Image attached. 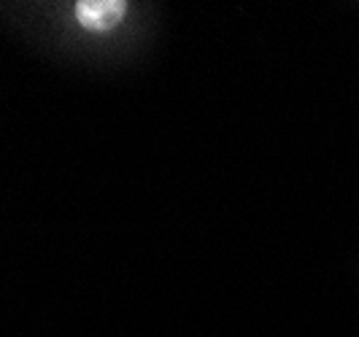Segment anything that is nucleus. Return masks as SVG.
Segmentation results:
<instances>
[{
  "mask_svg": "<svg viewBox=\"0 0 359 337\" xmlns=\"http://www.w3.org/2000/svg\"><path fill=\"white\" fill-rule=\"evenodd\" d=\"M127 14L125 0H81L76 3V17L92 33L114 30Z\"/></svg>",
  "mask_w": 359,
  "mask_h": 337,
  "instance_id": "obj_1",
  "label": "nucleus"
}]
</instances>
